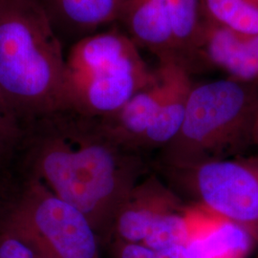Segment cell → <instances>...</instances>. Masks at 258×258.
<instances>
[{"label":"cell","instance_id":"1","mask_svg":"<svg viewBox=\"0 0 258 258\" xmlns=\"http://www.w3.org/2000/svg\"><path fill=\"white\" fill-rule=\"evenodd\" d=\"M14 167L83 212L102 246L121 205L149 173L144 155L122 145L102 119L71 109L21 127Z\"/></svg>","mask_w":258,"mask_h":258},{"label":"cell","instance_id":"2","mask_svg":"<svg viewBox=\"0 0 258 258\" xmlns=\"http://www.w3.org/2000/svg\"><path fill=\"white\" fill-rule=\"evenodd\" d=\"M65 54L35 0H0V94L19 127L68 109Z\"/></svg>","mask_w":258,"mask_h":258},{"label":"cell","instance_id":"3","mask_svg":"<svg viewBox=\"0 0 258 258\" xmlns=\"http://www.w3.org/2000/svg\"><path fill=\"white\" fill-rule=\"evenodd\" d=\"M258 83L230 78L194 83L175 137L158 150L156 169H176L242 156L253 144Z\"/></svg>","mask_w":258,"mask_h":258},{"label":"cell","instance_id":"4","mask_svg":"<svg viewBox=\"0 0 258 258\" xmlns=\"http://www.w3.org/2000/svg\"><path fill=\"white\" fill-rule=\"evenodd\" d=\"M155 79L140 48L117 27L83 37L65 54L67 107L85 116L110 117Z\"/></svg>","mask_w":258,"mask_h":258},{"label":"cell","instance_id":"5","mask_svg":"<svg viewBox=\"0 0 258 258\" xmlns=\"http://www.w3.org/2000/svg\"><path fill=\"white\" fill-rule=\"evenodd\" d=\"M17 175L0 229L22 240L36 258H102V243L83 212L36 180Z\"/></svg>","mask_w":258,"mask_h":258},{"label":"cell","instance_id":"6","mask_svg":"<svg viewBox=\"0 0 258 258\" xmlns=\"http://www.w3.org/2000/svg\"><path fill=\"white\" fill-rule=\"evenodd\" d=\"M158 170L188 203L239 224L249 232L257 224L258 155Z\"/></svg>","mask_w":258,"mask_h":258},{"label":"cell","instance_id":"7","mask_svg":"<svg viewBox=\"0 0 258 258\" xmlns=\"http://www.w3.org/2000/svg\"><path fill=\"white\" fill-rule=\"evenodd\" d=\"M184 204L165 179L155 173H148L121 205L115 217L110 241L142 244L160 218L182 208Z\"/></svg>","mask_w":258,"mask_h":258},{"label":"cell","instance_id":"8","mask_svg":"<svg viewBox=\"0 0 258 258\" xmlns=\"http://www.w3.org/2000/svg\"><path fill=\"white\" fill-rule=\"evenodd\" d=\"M210 69L219 70L232 80L258 83V36L203 22L194 74Z\"/></svg>","mask_w":258,"mask_h":258},{"label":"cell","instance_id":"9","mask_svg":"<svg viewBox=\"0 0 258 258\" xmlns=\"http://www.w3.org/2000/svg\"><path fill=\"white\" fill-rule=\"evenodd\" d=\"M164 82V96L152 124L139 142L141 154L160 150L174 138L184 120L187 99L194 86L186 68L175 61H160L157 66Z\"/></svg>","mask_w":258,"mask_h":258},{"label":"cell","instance_id":"10","mask_svg":"<svg viewBox=\"0 0 258 258\" xmlns=\"http://www.w3.org/2000/svg\"><path fill=\"white\" fill-rule=\"evenodd\" d=\"M64 45L118 23L122 0H35Z\"/></svg>","mask_w":258,"mask_h":258},{"label":"cell","instance_id":"11","mask_svg":"<svg viewBox=\"0 0 258 258\" xmlns=\"http://www.w3.org/2000/svg\"><path fill=\"white\" fill-rule=\"evenodd\" d=\"M118 23L140 49L155 55L159 62L180 63L171 24L160 0H122Z\"/></svg>","mask_w":258,"mask_h":258},{"label":"cell","instance_id":"12","mask_svg":"<svg viewBox=\"0 0 258 258\" xmlns=\"http://www.w3.org/2000/svg\"><path fill=\"white\" fill-rule=\"evenodd\" d=\"M255 244L246 228L204 209L184 244V258H248Z\"/></svg>","mask_w":258,"mask_h":258},{"label":"cell","instance_id":"13","mask_svg":"<svg viewBox=\"0 0 258 258\" xmlns=\"http://www.w3.org/2000/svg\"><path fill=\"white\" fill-rule=\"evenodd\" d=\"M155 71L153 83L136 93L116 114L102 119L122 145L136 152L139 142L156 118L164 96L163 79L157 68Z\"/></svg>","mask_w":258,"mask_h":258},{"label":"cell","instance_id":"14","mask_svg":"<svg viewBox=\"0 0 258 258\" xmlns=\"http://www.w3.org/2000/svg\"><path fill=\"white\" fill-rule=\"evenodd\" d=\"M160 2L171 24L179 61L194 75L203 34L199 0H160Z\"/></svg>","mask_w":258,"mask_h":258},{"label":"cell","instance_id":"15","mask_svg":"<svg viewBox=\"0 0 258 258\" xmlns=\"http://www.w3.org/2000/svg\"><path fill=\"white\" fill-rule=\"evenodd\" d=\"M202 21L258 36V0H199Z\"/></svg>","mask_w":258,"mask_h":258},{"label":"cell","instance_id":"16","mask_svg":"<svg viewBox=\"0 0 258 258\" xmlns=\"http://www.w3.org/2000/svg\"><path fill=\"white\" fill-rule=\"evenodd\" d=\"M21 129L7 109L0 94V162L13 165Z\"/></svg>","mask_w":258,"mask_h":258},{"label":"cell","instance_id":"17","mask_svg":"<svg viewBox=\"0 0 258 258\" xmlns=\"http://www.w3.org/2000/svg\"><path fill=\"white\" fill-rule=\"evenodd\" d=\"M109 243L111 258H157L153 250L140 243H127L116 239Z\"/></svg>","mask_w":258,"mask_h":258},{"label":"cell","instance_id":"18","mask_svg":"<svg viewBox=\"0 0 258 258\" xmlns=\"http://www.w3.org/2000/svg\"><path fill=\"white\" fill-rule=\"evenodd\" d=\"M17 183V172L14 166L0 162V218L9 202Z\"/></svg>","mask_w":258,"mask_h":258},{"label":"cell","instance_id":"19","mask_svg":"<svg viewBox=\"0 0 258 258\" xmlns=\"http://www.w3.org/2000/svg\"><path fill=\"white\" fill-rule=\"evenodd\" d=\"M252 138H253V144L258 146V113L256 116V119L254 121V125H253V132H252Z\"/></svg>","mask_w":258,"mask_h":258},{"label":"cell","instance_id":"20","mask_svg":"<svg viewBox=\"0 0 258 258\" xmlns=\"http://www.w3.org/2000/svg\"><path fill=\"white\" fill-rule=\"evenodd\" d=\"M250 233H251V235H252L253 239L255 241V243L258 244V223L255 225V226H254V228L251 230Z\"/></svg>","mask_w":258,"mask_h":258},{"label":"cell","instance_id":"21","mask_svg":"<svg viewBox=\"0 0 258 258\" xmlns=\"http://www.w3.org/2000/svg\"><path fill=\"white\" fill-rule=\"evenodd\" d=\"M256 258H258V255H257V257H256Z\"/></svg>","mask_w":258,"mask_h":258}]
</instances>
